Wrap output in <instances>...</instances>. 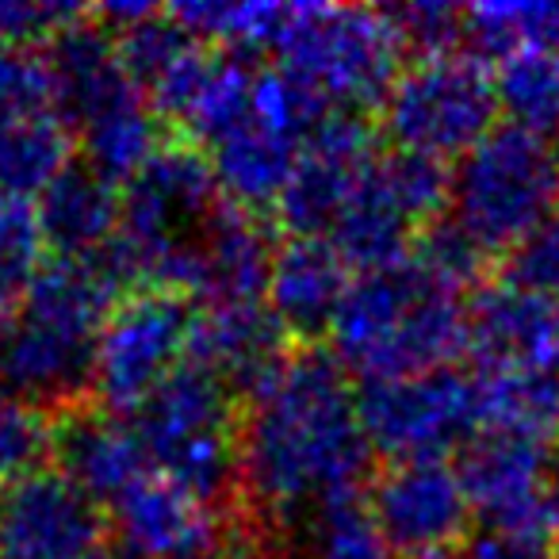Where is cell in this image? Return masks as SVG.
<instances>
[{"mask_svg":"<svg viewBox=\"0 0 559 559\" xmlns=\"http://www.w3.org/2000/svg\"><path fill=\"white\" fill-rule=\"evenodd\" d=\"M357 388L326 345H299L264 391L241 403L238 506L269 540L372 483Z\"/></svg>","mask_w":559,"mask_h":559,"instance_id":"cell-1","label":"cell"},{"mask_svg":"<svg viewBox=\"0 0 559 559\" xmlns=\"http://www.w3.org/2000/svg\"><path fill=\"white\" fill-rule=\"evenodd\" d=\"M326 337L337 365L365 383L456 368L467 353L464 292L406 257L395 269L353 276Z\"/></svg>","mask_w":559,"mask_h":559,"instance_id":"cell-2","label":"cell"},{"mask_svg":"<svg viewBox=\"0 0 559 559\" xmlns=\"http://www.w3.org/2000/svg\"><path fill=\"white\" fill-rule=\"evenodd\" d=\"M238 418L234 391L195 360H185L146 403L131 426L146 444L157 475L192 490L200 502L230 513L238 506Z\"/></svg>","mask_w":559,"mask_h":559,"instance_id":"cell-3","label":"cell"},{"mask_svg":"<svg viewBox=\"0 0 559 559\" xmlns=\"http://www.w3.org/2000/svg\"><path fill=\"white\" fill-rule=\"evenodd\" d=\"M276 66L326 96L342 111H380L403 73L399 43L383 9L360 4H296Z\"/></svg>","mask_w":559,"mask_h":559,"instance_id":"cell-4","label":"cell"},{"mask_svg":"<svg viewBox=\"0 0 559 559\" xmlns=\"http://www.w3.org/2000/svg\"><path fill=\"white\" fill-rule=\"evenodd\" d=\"M556 207L559 173L551 162V146L510 123H498L452 169L449 218L464 226L495 261L510 253Z\"/></svg>","mask_w":559,"mask_h":559,"instance_id":"cell-5","label":"cell"},{"mask_svg":"<svg viewBox=\"0 0 559 559\" xmlns=\"http://www.w3.org/2000/svg\"><path fill=\"white\" fill-rule=\"evenodd\" d=\"M495 73L475 55L414 58L391 85L380 108V127L395 150H414L452 162L495 131Z\"/></svg>","mask_w":559,"mask_h":559,"instance_id":"cell-6","label":"cell"},{"mask_svg":"<svg viewBox=\"0 0 559 559\" xmlns=\"http://www.w3.org/2000/svg\"><path fill=\"white\" fill-rule=\"evenodd\" d=\"M200 307L173 288H142L111 307L96 342L93 403L108 414H134L192 353Z\"/></svg>","mask_w":559,"mask_h":559,"instance_id":"cell-7","label":"cell"},{"mask_svg":"<svg viewBox=\"0 0 559 559\" xmlns=\"http://www.w3.org/2000/svg\"><path fill=\"white\" fill-rule=\"evenodd\" d=\"M357 403L368 444L388 464L444 460V452H460L483 429L479 380L460 368L360 383Z\"/></svg>","mask_w":559,"mask_h":559,"instance_id":"cell-8","label":"cell"},{"mask_svg":"<svg viewBox=\"0 0 559 559\" xmlns=\"http://www.w3.org/2000/svg\"><path fill=\"white\" fill-rule=\"evenodd\" d=\"M368 510L403 559H456L475 513L449 460L383 464L368 483Z\"/></svg>","mask_w":559,"mask_h":559,"instance_id":"cell-9","label":"cell"},{"mask_svg":"<svg viewBox=\"0 0 559 559\" xmlns=\"http://www.w3.org/2000/svg\"><path fill=\"white\" fill-rule=\"evenodd\" d=\"M376 157V123H368L365 111L326 116L304 142L296 173L272 207L280 230L288 238H326Z\"/></svg>","mask_w":559,"mask_h":559,"instance_id":"cell-10","label":"cell"},{"mask_svg":"<svg viewBox=\"0 0 559 559\" xmlns=\"http://www.w3.org/2000/svg\"><path fill=\"white\" fill-rule=\"evenodd\" d=\"M111 518L58 467L0 490V559H88Z\"/></svg>","mask_w":559,"mask_h":559,"instance_id":"cell-11","label":"cell"},{"mask_svg":"<svg viewBox=\"0 0 559 559\" xmlns=\"http://www.w3.org/2000/svg\"><path fill=\"white\" fill-rule=\"evenodd\" d=\"M548 437L510 426H483L456 452V472L467 502L487 525L556 533L544 506V475L551 456Z\"/></svg>","mask_w":559,"mask_h":559,"instance_id":"cell-12","label":"cell"},{"mask_svg":"<svg viewBox=\"0 0 559 559\" xmlns=\"http://www.w3.org/2000/svg\"><path fill=\"white\" fill-rule=\"evenodd\" d=\"M111 533L142 559H223L234 551V513L150 472L108 506Z\"/></svg>","mask_w":559,"mask_h":559,"instance_id":"cell-13","label":"cell"},{"mask_svg":"<svg viewBox=\"0 0 559 559\" xmlns=\"http://www.w3.org/2000/svg\"><path fill=\"white\" fill-rule=\"evenodd\" d=\"M43 66L55 88L58 116L78 134L142 100L119 62L116 35L93 16V9L43 47Z\"/></svg>","mask_w":559,"mask_h":559,"instance_id":"cell-14","label":"cell"},{"mask_svg":"<svg viewBox=\"0 0 559 559\" xmlns=\"http://www.w3.org/2000/svg\"><path fill=\"white\" fill-rule=\"evenodd\" d=\"M296 349L264 304H211L200 307L188 360L215 372L238 403H249L276 380Z\"/></svg>","mask_w":559,"mask_h":559,"instance_id":"cell-15","label":"cell"},{"mask_svg":"<svg viewBox=\"0 0 559 559\" xmlns=\"http://www.w3.org/2000/svg\"><path fill=\"white\" fill-rule=\"evenodd\" d=\"M55 460L88 498L108 510L119 495L150 475V456L139 429L96 403L55 411Z\"/></svg>","mask_w":559,"mask_h":559,"instance_id":"cell-16","label":"cell"},{"mask_svg":"<svg viewBox=\"0 0 559 559\" xmlns=\"http://www.w3.org/2000/svg\"><path fill=\"white\" fill-rule=\"evenodd\" d=\"M559 345V299L487 280L467 299V349L479 368H540Z\"/></svg>","mask_w":559,"mask_h":559,"instance_id":"cell-17","label":"cell"},{"mask_svg":"<svg viewBox=\"0 0 559 559\" xmlns=\"http://www.w3.org/2000/svg\"><path fill=\"white\" fill-rule=\"evenodd\" d=\"M353 276L326 238H284L272 257L264 307L296 345H322Z\"/></svg>","mask_w":559,"mask_h":559,"instance_id":"cell-18","label":"cell"},{"mask_svg":"<svg viewBox=\"0 0 559 559\" xmlns=\"http://www.w3.org/2000/svg\"><path fill=\"white\" fill-rule=\"evenodd\" d=\"M203 154H207L226 200L234 207L261 215L264 207H276L280 192L288 188L299 154H304V142L284 127H276L269 116H261L249 100L246 116L226 127L215 142H207Z\"/></svg>","mask_w":559,"mask_h":559,"instance_id":"cell-19","label":"cell"},{"mask_svg":"<svg viewBox=\"0 0 559 559\" xmlns=\"http://www.w3.org/2000/svg\"><path fill=\"white\" fill-rule=\"evenodd\" d=\"M272 230L261 215L241 211L226 200V207L207 226L200 249H195L192 296L211 304H261L269 288L272 257H276Z\"/></svg>","mask_w":559,"mask_h":559,"instance_id":"cell-20","label":"cell"},{"mask_svg":"<svg viewBox=\"0 0 559 559\" xmlns=\"http://www.w3.org/2000/svg\"><path fill=\"white\" fill-rule=\"evenodd\" d=\"M50 257L88 261L96 257L123 223V188L104 180L85 162H73L47 192L35 200Z\"/></svg>","mask_w":559,"mask_h":559,"instance_id":"cell-21","label":"cell"},{"mask_svg":"<svg viewBox=\"0 0 559 559\" xmlns=\"http://www.w3.org/2000/svg\"><path fill=\"white\" fill-rule=\"evenodd\" d=\"M418 234L421 226L414 223L411 211L391 192V185L380 173V157H376L365 177H360V185L353 188L349 203L342 207L326 241L342 253V261L349 269L380 272L403 264L414 253Z\"/></svg>","mask_w":559,"mask_h":559,"instance_id":"cell-22","label":"cell"},{"mask_svg":"<svg viewBox=\"0 0 559 559\" xmlns=\"http://www.w3.org/2000/svg\"><path fill=\"white\" fill-rule=\"evenodd\" d=\"M78 131L58 111L12 127L0 134V195L39 200L73 162H78Z\"/></svg>","mask_w":559,"mask_h":559,"instance_id":"cell-23","label":"cell"},{"mask_svg":"<svg viewBox=\"0 0 559 559\" xmlns=\"http://www.w3.org/2000/svg\"><path fill=\"white\" fill-rule=\"evenodd\" d=\"M173 139V131L154 116L146 100L131 104V108L116 111V116L100 119V123L85 127L78 134L81 142V162L88 169H96L104 180H111L116 188H127L142 173V165Z\"/></svg>","mask_w":559,"mask_h":559,"instance_id":"cell-24","label":"cell"},{"mask_svg":"<svg viewBox=\"0 0 559 559\" xmlns=\"http://www.w3.org/2000/svg\"><path fill=\"white\" fill-rule=\"evenodd\" d=\"M483 426H510L559 441V380L540 368H479Z\"/></svg>","mask_w":559,"mask_h":559,"instance_id":"cell-25","label":"cell"},{"mask_svg":"<svg viewBox=\"0 0 559 559\" xmlns=\"http://www.w3.org/2000/svg\"><path fill=\"white\" fill-rule=\"evenodd\" d=\"M464 20L467 43L483 58L559 55V4H472Z\"/></svg>","mask_w":559,"mask_h":559,"instance_id":"cell-26","label":"cell"},{"mask_svg":"<svg viewBox=\"0 0 559 559\" xmlns=\"http://www.w3.org/2000/svg\"><path fill=\"white\" fill-rule=\"evenodd\" d=\"M498 111L536 139L559 134V55H513L495 70Z\"/></svg>","mask_w":559,"mask_h":559,"instance_id":"cell-27","label":"cell"},{"mask_svg":"<svg viewBox=\"0 0 559 559\" xmlns=\"http://www.w3.org/2000/svg\"><path fill=\"white\" fill-rule=\"evenodd\" d=\"M307 559H403L380 533L360 495L337 498L304 521Z\"/></svg>","mask_w":559,"mask_h":559,"instance_id":"cell-28","label":"cell"},{"mask_svg":"<svg viewBox=\"0 0 559 559\" xmlns=\"http://www.w3.org/2000/svg\"><path fill=\"white\" fill-rule=\"evenodd\" d=\"M55 460V411L0 391V490L47 472Z\"/></svg>","mask_w":559,"mask_h":559,"instance_id":"cell-29","label":"cell"},{"mask_svg":"<svg viewBox=\"0 0 559 559\" xmlns=\"http://www.w3.org/2000/svg\"><path fill=\"white\" fill-rule=\"evenodd\" d=\"M50 261L35 200L0 195V296L24 299L32 280Z\"/></svg>","mask_w":559,"mask_h":559,"instance_id":"cell-30","label":"cell"},{"mask_svg":"<svg viewBox=\"0 0 559 559\" xmlns=\"http://www.w3.org/2000/svg\"><path fill=\"white\" fill-rule=\"evenodd\" d=\"M380 173L421 230H426L429 223H437V218L449 215V200H452V165L449 162L391 146L388 154H380Z\"/></svg>","mask_w":559,"mask_h":559,"instance_id":"cell-31","label":"cell"},{"mask_svg":"<svg viewBox=\"0 0 559 559\" xmlns=\"http://www.w3.org/2000/svg\"><path fill=\"white\" fill-rule=\"evenodd\" d=\"M411 257L456 292H464L467 284H479L483 288V284H487V269L495 264V257H490L464 226L452 223L449 215L429 223L426 230L418 234Z\"/></svg>","mask_w":559,"mask_h":559,"instance_id":"cell-32","label":"cell"},{"mask_svg":"<svg viewBox=\"0 0 559 559\" xmlns=\"http://www.w3.org/2000/svg\"><path fill=\"white\" fill-rule=\"evenodd\" d=\"M383 16L391 20L403 50L421 58H444L456 55V47L467 39V20L464 9L456 4H441V0H418V4H395L383 9Z\"/></svg>","mask_w":559,"mask_h":559,"instance_id":"cell-33","label":"cell"},{"mask_svg":"<svg viewBox=\"0 0 559 559\" xmlns=\"http://www.w3.org/2000/svg\"><path fill=\"white\" fill-rule=\"evenodd\" d=\"M55 108V88H50L43 55L32 50H0V134L12 127L39 119Z\"/></svg>","mask_w":559,"mask_h":559,"instance_id":"cell-34","label":"cell"},{"mask_svg":"<svg viewBox=\"0 0 559 559\" xmlns=\"http://www.w3.org/2000/svg\"><path fill=\"white\" fill-rule=\"evenodd\" d=\"M498 276L513 288L559 299V207L502 257Z\"/></svg>","mask_w":559,"mask_h":559,"instance_id":"cell-35","label":"cell"},{"mask_svg":"<svg viewBox=\"0 0 559 559\" xmlns=\"http://www.w3.org/2000/svg\"><path fill=\"white\" fill-rule=\"evenodd\" d=\"M88 16L78 4H43V0H0V50L47 47L58 32Z\"/></svg>","mask_w":559,"mask_h":559,"instance_id":"cell-36","label":"cell"},{"mask_svg":"<svg viewBox=\"0 0 559 559\" xmlns=\"http://www.w3.org/2000/svg\"><path fill=\"white\" fill-rule=\"evenodd\" d=\"M556 533H533V528H502L483 525L467 536L456 559H551Z\"/></svg>","mask_w":559,"mask_h":559,"instance_id":"cell-37","label":"cell"},{"mask_svg":"<svg viewBox=\"0 0 559 559\" xmlns=\"http://www.w3.org/2000/svg\"><path fill=\"white\" fill-rule=\"evenodd\" d=\"M544 506H548L551 525L559 528V441L551 444V456H548V475H544Z\"/></svg>","mask_w":559,"mask_h":559,"instance_id":"cell-38","label":"cell"},{"mask_svg":"<svg viewBox=\"0 0 559 559\" xmlns=\"http://www.w3.org/2000/svg\"><path fill=\"white\" fill-rule=\"evenodd\" d=\"M88 559H142V556H139V551L131 548V544H123V540H119L116 533H111V540H104L100 548H96V551H93V556H88Z\"/></svg>","mask_w":559,"mask_h":559,"instance_id":"cell-39","label":"cell"},{"mask_svg":"<svg viewBox=\"0 0 559 559\" xmlns=\"http://www.w3.org/2000/svg\"><path fill=\"white\" fill-rule=\"evenodd\" d=\"M548 372L559 380V345H556V353H551V365H548Z\"/></svg>","mask_w":559,"mask_h":559,"instance_id":"cell-40","label":"cell"},{"mask_svg":"<svg viewBox=\"0 0 559 559\" xmlns=\"http://www.w3.org/2000/svg\"><path fill=\"white\" fill-rule=\"evenodd\" d=\"M551 162H556V173H559V134L551 139Z\"/></svg>","mask_w":559,"mask_h":559,"instance_id":"cell-41","label":"cell"},{"mask_svg":"<svg viewBox=\"0 0 559 559\" xmlns=\"http://www.w3.org/2000/svg\"><path fill=\"white\" fill-rule=\"evenodd\" d=\"M551 559H559V533H556V540H551Z\"/></svg>","mask_w":559,"mask_h":559,"instance_id":"cell-42","label":"cell"}]
</instances>
